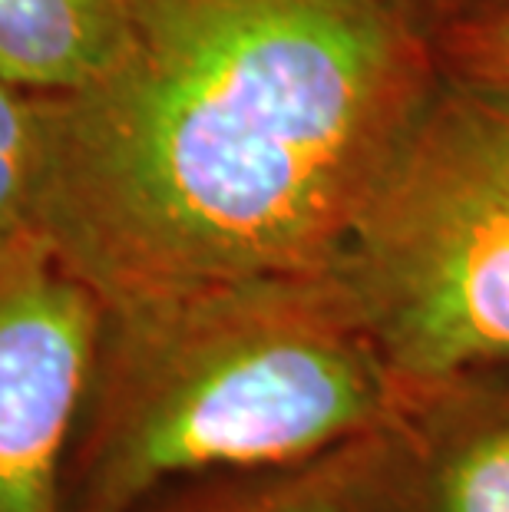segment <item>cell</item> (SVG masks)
Here are the masks:
<instances>
[{"mask_svg":"<svg viewBox=\"0 0 509 512\" xmlns=\"http://www.w3.org/2000/svg\"><path fill=\"white\" fill-rule=\"evenodd\" d=\"M348 512H509V370L407 394L367 437Z\"/></svg>","mask_w":509,"mask_h":512,"instance_id":"5b68a950","label":"cell"},{"mask_svg":"<svg viewBox=\"0 0 509 512\" xmlns=\"http://www.w3.org/2000/svg\"><path fill=\"white\" fill-rule=\"evenodd\" d=\"M331 275L400 397L509 370V93L443 76Z\"/></svg>","mask_w":509,"mask_h":512,"instance_id":"3957f363","label":"cell"},{"mask_svg":"<svg viewBox=\"0 0 509 512\" xmlns=\"http://www.w3.org/2000/svg\"><path fill=\"white\" fill-rule=\"evenodd\" d=\"M133 30L123 0H0V76L70 96L123 67Z\"/></svg>","mask_w":509,"mask_h":512,"instance_id":"8992f818","label":"cell"},{"mask_svg":"<svg viewBox=\"0 0 509 512\" xmlns=\"http://www.w3.org/2000/svg\"><path fill=\"white\" fill-rule=\"evenodd\" d=\"M447 80L509 93V0H463L433 17Z\"/></svg>","mask_w":509,"mask_h":512,"instance_id":"9c48e42d","label":"cell"},{"mask_svg":"<svg viewBox=\"0 0 509 512\" xmlns=\"http://www.w3.org/2000/svg\"><path fill=\"white\" fill-rule=\"evenodd\" d=\"M453 4H463V0H430L433 10H443V7H453Z\"/></svg>","mask_w":509,"mask_h":512,"instance_id":"30bf717a","label":"cell"},{"mask_svg":"<svg viewBox=\"0 0 509 512\" xmlns=\"http://www.w3.org/2000/svg\"><path fill=\"white\" fill-rule=\"evenodd\" d=\"M367 437L371 433L311 460L172 483L143 499L133 512H348Z\"/></svg>","mask_w":509,"mask_h":512,"instance_id":"52a82bcc","label":"cell"},{"mask_svg":"<svg viewBox=\"0 0 509 512\" xmlns=\"http://www.w3.org/2000/svg\"><path fill=\"white\" fill-rule=\"evenodd\" d=\"M103 314L100 294L47 242L0 265V512H63Z\"/></svg>","mask_w":509,"mask_h":512,"instance_id":"277c9868","label":"cell"},{"mask_svg":"<svg viewBox=\"0 0 509 512\" xmlns=\"http://www.w3.org/2000/svg\"><path fill=\"white\" fill-rule=\"evenodd\" d=\"M123 7V67L43 96V242L103 304L334 271L443 80L430 0Z\"/></svg>","mask_w":509,"mask_h":512,"instance_id":"6da1fadb","label":"cell"},{"mask_svg":"<svg viewBox=\"0 0 509 512\" xmlns=\"http://www.w3.org/2000/svg\"><path fill=\"white\" fill-rule=\"evenodd\" d=\"M400 403L331 271L106 304L60 509L133 512L172 483L311 460Z\"/></svg>","mask_w":509,"mask_h":512,"instance_id":"7a4b0ae2","label":"cell"},{"mask_svg":"<svg viewBox=\"0 0 509 512\" xmlns=\"http://www.w3.org/2000/svg\"><path fill=\"white\" fill-rule=\"evenodd\" d=\"M47 113L43 96L0 76V265L43 242Z\"/></svg>","mask_w":509,"mask_h":512,"instance_id":"ba28073f","label":"cell"}]
</instances>
